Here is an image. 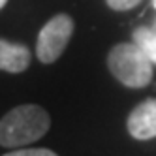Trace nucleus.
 I'll use <instances>...</instances> for the list:
<instances>
[{
    "label": "nucleus",
    "instance_id": "nucleus-8",
    "mask_svg": "<svg viewBox=\"0 0 156 156\" xmlns=\"http://www.w3.org/2000/svg\"><path fill=\"white\" fill-rule=\"evenodd\" d=\"M141 0H107V6L115 12H128V9L136 8Z\"/></svg>",
    "mask_w": 156,
    "mask_h": 156
},
{
    "label": "nucleus",
    "instance_id": "nucleus-4",
    "mask_svg": "<svg viewBox=\"0 0 156 156\" xmlns=\"http://www.w3.org/2000/svg\"><path fill=\"white\" fill-rule=\"evenodd\" d=\"M126 126L133 139L147 141L156 137V98H149L133 107Z\"/></svg>",
    "mask_w": 156,
    "mask_h": 156
},
{
    "label": "nucleus",
    "instance_id": "nucleus-3",
    "mask_svg": "<svg viewBox=\"0 0 156 156\" xmlns=\"http://www.w3.org/2000/svg\"><path fill=\"white\" fill-rule=\"evenodd\" d=\"M73 34V19L66 13H58L49 19L38 34L36 55L40 62L51 64L64 53L66 45Z\"/></svg>",
    "mask_w": 156,
    "mask_h": 156
},
{
    "label": "nucleus",
    "instance_id": "nucleus-2",
    "mask_svg": "<svg viewBox=\"0 0 156 156\" xmlns=\"http://www.w3.org/2000/svg\"><path fill=\"white\" fill-rule=\"evenodd\" d=\"M107 68L130 88H143L152 79V62L137 43H119L107 55Z\"/></svg>",
    "mask_w": 156,
    "mask_h": 156
},
{
    "label": "nucleus",
    "instance_id": "nucleus-9",
    "mask_svg": "<svg viewBox=\"0 0 156 156\" xmlns=\"http://www.w3.org/2000/svg\"><path fill=\"white\" fill-rule=\"evenodd\" d=\"M6 4H8V0H0V9H2V8H4Z\"/></svg>",
    "mask_w": 156,
    "mask_h": 156
},
{
    "label": "nucleus",
    "instance_id": "nucleus-10",
    "mask_svg": "<svg viewBox=\"0 0 156 156\" xmlns=\"http://www.w3.org/2000/svg\"><path fill=\"white\" fill-rule=\"evenodd\" d=\"M152 6H154V8H156V0H152Z\"/></svg>",
    "mask_w": 156,
    "mask_h": 156
},
{
    "label": "nucleus",
    "instance_id": "nucleus-7",
    "mask_svg": "<svg viewBox=\"0 0 156 156\" xmlns=\"http://www.w3.org/2000/svg\"><path fill=\"white\" fill-rule=\"evenodd\" d=\"M4 156H57L49 149H19V151H12Z\"/></svg>",
    "mask_w": 156,
    "mask_h": 156
},
{
    "label": "nucleus",
    "instance_id": "nucleus-6",
    "mask_svg": "<svg viewBox=\"0 0 156 156\" xmlns=\"http://www.w3.org/2000/svg\"><path fill=\"white\" fill-rule=\"evenodd\" d=\"M133 43H137V47L147 55V58L156 64V30L149 27H139L133 30Z\"/></svg>",
    "mask_w": 156,
    "mask_h": 156
},
{
    "label": "nucleus",
    "instance_id": "nucleus-1",
    "mask_svg": "<svg viewBox=\"0 0 156 156\" xmlns=\"http://www.w3.org/2000/svg\"><path fill=\"white\" fill-rule=\"evenodd\" d=\"M51 126L49 113L34 104L17 105L0 120V145L6 149H19L38 141Z\"/></svg>",
    "mask_w": 156,
    "mask_h": 156
},
{
    "label": "nucleus",
    "instance_id": "nucleus-5",
    "mask_svg": "<svg viewBox=\"0 0 156 156\" xmlns=\"http://www.w3.org/2000/svg\"><path fill=\"white\" fill-rule=\"evenodd\" d=\"M32 55L27 45L0 38V70L9 73H21L30 66Z\"/></svg>",
    "mask_w": 156,
    "mask_h": 156
}]
</instances>
